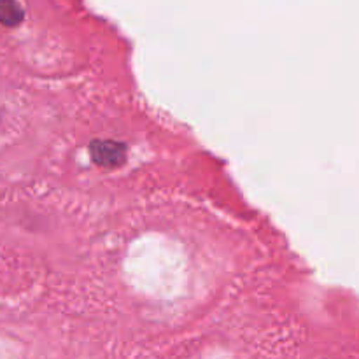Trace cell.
Returning a JSON list of instances; mask_svg holds the SVG:
<instances>
[{"label":"cell","instance_id":"7a4b0ae2","mask_svg":"<svg viewBox=\"0 0 359 359\" xmlns=\"http://www.w3.org/2000/svg\"><path fill=\"white\" fill-rule=\"evenodd\" d=\"M25 11L18 0H0V25L14 28L23 23Z\"/></svg>","mask_w":359,"mask_h":359},{"label":"cell","instance_id":"6da1fadb","mask_svg":"<svg viewBox=\"0 0 359 359\" xmlns=\"http://www.w3.org/2000/svg\"><path fill=\"white\" fill-rule=\"evenodd\" d=\"M91 160L104 168H114L125 163L126 146L118 140H93L90 144Z\"/></svg>","mask_w":359,"mask_h":359}]
</instances>
